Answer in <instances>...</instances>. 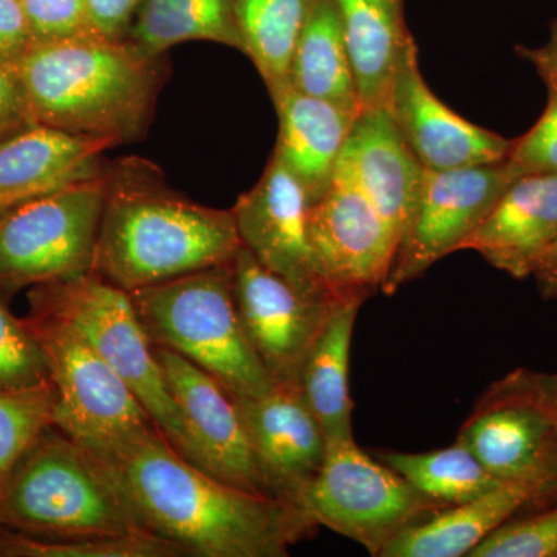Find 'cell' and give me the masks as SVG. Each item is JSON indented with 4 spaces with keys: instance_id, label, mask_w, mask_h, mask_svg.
Returning a JSON list of instances; mask_svg holds the SVG:
<instances>
[{
    "instance_id": "28",
    "label": "cell",
    "mask_w": 557,
    "mask_h": 557,
    "mask_svg": "<svg viewBox=\"0 0 557 557\" xmlns=\"http://www.w3.org/2000/svg\"><path fill=\"white\" fill-rule=\"evenodd\" d=\"M380 461L394 469L406 482L446 507L463 504L502 485L461 443L429 453L379 454Z\"/></svg>"
},
{
    "instance_id": "21",
    "label": "cell",
    "mask_w": 557,
    "mask_h": 557,
    "mask_svg": "<svg viewBox=\"0 0 557 557\" xmlns=\"http://www.w3.org/2000/svg\"><path fill=\"white\" fill-rule=\"evenodd\" d=\"M556 500L539 487L505 482L463 504L440 509L398 534L380 557H463L527 509Z\"/></svg>"
},
{
    "instance_id": "6",
    "label": "cell",
    "mask_w": 557,
    "mask_h": 557,
    "mask_svg": "<svg viewBox=\"0 0 557 557\" xmlns=\"http://www.w3.org/2000/svg\"><path fill=\"white\" fill-rule=\"evenodd\" d=\"M30 302L32 313L75 329L129 386L172 448L200 468L188 420L172 397L131 293L89 273L39 285L30 293Z\"/></svg>"
},
{
    "instance_id": "17",
    "label": "cell",
    "mask_w": 557,
    "mask_h": 557,
    "mask_svg": "<svg viewBox=\"0 0 557 557\" xmlns=\"http://www.w3.org/2000/svg\"><path fill=\"white\" fill-rule=\"evenodd\" d=\"M233 399L270 496L298 507L327 453L318 418L299 387L274 384L265 394Z\"/></svg>"
},
{
    "instance_id": "38",
    "label": "cell",
    "mask_w": 557,
    "mask_h": 557,
    "mask_svg": "<svg viewBox=\"0 0 557 557\" xmlns=\"http://www.w3.org/2000/svg\"><path fill=\"white\" fill-rule=\"evenodd\" d=\"M544 410L557 429V373L516 369L502 379Z\"/></svg>"
},
{
    "instance_id": "30",
    "label": "cell",
    "mask_w": 557,
    "mask_h": 557,
    "mask_svg": "<svg viewBox=\"0 0 557 557\" xmlns=\"http://www.w3.org/2000/svg\"><path fill=\"white\" fill-rule=\"evenodd\" d=\"M53 381L24 388H0V491L22 457L57 426Z\"/></svg>"
},
{
    "instance_id": "10",
    "label": "cell",
    "mask_w": 557,
    "mask_h": 557,
    "mask_svg": "<svg viewBox=\"0 0 557 557\" xmlns=\"http://www.w3.org/2000/svg\"><path fill=\"white\" fill-rule=\"evenodd\" d=\"M515 180L505 161L446 171L424 168L416 214L381 292L395 295L440 260L460 251Z\"/></svg>"
},
{
    "instance_id": "8",
    "label": "cell",
    "mask_w": 557,
    "mask_h": 557,
    "mask_svg": "<svg viewBox=\"0 0 557 557\" xmlns=\"http://www.w3.org/2000/svg\"><path fill=\"white\" fill-rule=\"evenodd\" d=\"M106 200L104 172L0 214V292L94 271Z\"/></svg>"
},
{
    "instance_id": "25",
    "label": "cell",
    "mask_w": 557,
    "mask_h": 557,
    "mask_svg": "<svg viewBox=\"0 0 557 557\" xmlns=\"http://www.w3.org/2000/svg\"><path fill=\"white\" fill-rule=\"evenodd\" d=\"M289 89L361 112L357 75L335 0H317L289 62Z\"/></svg>"
},
{
    "instance_id": "14",
    "label": "cell",
    "mask_w": 557,
    "mask_h": 557,
    "mask_svg": "<svg viewBox=\"0 0 557 557\" xmlns=\"http://www.w3.org/2000/svg\"><path fill=\"white\" fill-rule=\"evenodd\" d=\"M309 209L310 201L298 180L271 156L262 177L242 194L231 211L242 247L263 267L304 292L341 298L330 287L311 247Z\"/></svg>"
},
{
    "instance_id": "33",
    "label": "cell",
    "mask_w": 557,
    "mask_h": 557,
    "mask_svg": "<svg viewBox=\"0 0 557 557\" xmlns=\"http://www.w3.org/2000/svg\"><path fill=\"white\" fill-rule=\"evenodd\" d=\"M548 98L537 123L518 139H512L505 164L515 178L531 174H557V78L542 75Z\"/></svg>"
},
{
    "instance_id": "34",
    "label": "cell",
    "mask_w": 557,
    "mask_h": 557,
    "mask_svg": "<svg viewBox=\"0 0 557 557\" xmlns=\"http://www.w3.org/2000/svg\"><path fill=\"white\" fill-rule=\"evenodd\" d=\"M33 44L62 42L98 35L89 0H21Z\"/></svg>"
},
{
    "instance_id": "29",
    "label": "cell",
    "mask_w": 557,
    "mask_h": 557,
    "mask_svg": "<svg viewBox=\"0 0 557 557\" xmlns=\"http://www.w3.org/2000/svg\"><path fill=\"white\" fill-rule=\"evenodd\" d=\"M0 557H188L185 549L156 534L49 539L0 527Z\"/></svg>"
},
{
    "instance_id": "3",
    "label": "cell",
    "mask_w": 557,
    "mask_h": 557,
    "mask_svg": "<svg viewBox=\"0 0 557 557\" xmlns=\"http://www.w3.org/2000/svg\"><path fill=\"white\" fill-rule=\"evenodd\" d=\"M16 67L33 123L116 146L146 134L170 75L164 54L101 36L33 44Z\"/></svg>"
},
{
    "instance_id": "37",
    "label": "cell",
    "mask_w": 557,
    "mask_h": 557,
    "mask_svg": "<svg viewBox=\"0 0 557 557\" xmlns=\"http://www.w3.org/2000/svg\"><path fill=\"white\" fill-rule=\"evenodd\" d=\"M143 2L145 0H89L95 30L101 38L127 39Z\"/></svg>"
},
{
    "instance_id": "15",
    "label": "cell",
    "mask_w": 557,
    "mask_h": 557,
    "mask_svg": "<svg viewBox=\"0 0 557 557\" xmlns=\"http://www.w3.org/2000/svg\"><path fill=\"white\" fill-rule=\"evenodd\" d=\"M387 110L426 170L504 163L511 150L512 139L463 119L431 90L420 70L413 35L399 53Z\"/></svg>"
},
{
    "instance_id": "31",
    "label": "cell",
    "mask_w": 557,
    "mask_h": 557,
    "mask_svg": "<svg viewBox=\"0 0 557 557\" xmlns=\"http://www.w3.org/2000/svg\"><path fill=\"white\" fill-rule=\"evenodd\" d=\"M469 557H557V498L508 520Z\"/></svg>"
},
{
    "instance_id": "42",
    "label": "cell",
    "mask_w": 557,
    "mask_h": 557,
    "mask_svg": "<svg viewBox=\"0 0 557 557\" xmlns=\"http://www.w3.org/2000/svg\"><path fill=\"white\" fill-rule=\"evenodd\" d=\"M0 214H2V212H0Z\"/></svg>"
},
{
    "instance_id": "40",
    "label": "cell",
    "mask_w": 557,
    "mask_h": 557,
    "mask_svg": "<svg viewBox=\"0 0 557 557\" xmlns=\"http://www.w3.org/2000/svg\"><path fill=\"white\" fill-rule=\"evenodd\" d=\"M531 276L536 281L542 298L557 300V240L539 260Z\"/></svg>"
},
{
    "instance_id": "19",
    "label": "cell",
    "mask_w": 557,
    "mask_h": 557,
    "mask_svg": "<svg viewBox=\"0 0 557 557\" xmlns=\"http://www.w3.org/2000/svg\"><path fill=\"white\" fill-rule=\"evenodd\" d=\"M557 240V174L518 177L460 251H475L515 278L533 274Z\"/></svg>"
},
{
    "instance_id": "24",
    "label": "cell",
    "mask_w": 557,
    "mask_h": 557,
    "mask_svg": "<svg viewBox=\"0 0 557 557\" xmlns=\"http://www.w3.org/2000/svg\"><path fill=\"white\" fill-rule=\"evenodd\" d=\"M362 304L364 300L347 299L336 307L300 370V394L318 418L327 442L354 438L348 370L351 338Z\"/></svg>"
},
{
    "instance_id": "11",
    "label": "cell",
    "mask_w": 557,
    "mask_h": 557,
    "mask_svg": "<svg viewBox=\"0 0 557 557\" xmlns=\"http://www.w3.org/2000/svg\"><path fill=\"white\" fill-rule=\"evenodd\" d=\"M231 267L237 311L260 362L276 386L299 387L311 347L347 299L304 292L263 267L245 247Z\"/></svg>"
},
{
    "instance_id": "20",
    "label": "cell",
    "mask_w": 557,
    "mask_h": 557,
    "mask_svg": "<svg viewBox=\"0 0 557 557\" xmlns=\"http://www.w3.org/2000/svg\"><path fill=\"white\" fill-rule=\"evenodd\" d=\"M116 146L106 138L81 137L35 126L0 143V212L100 177L102 152Z\"/></svg>"
},
{
    "instance_id": "22",
    "label": "cell",
    "mask_w": 557,
    "mask_h": 557,
    "mask_svg": "<svg viewBox=\"0 0 557 557\" xmlns=\"http://www.w3.org/2000/svg\"><path fill=\"white\" fill-rule=\"evenodd\" d=\"M273 104L278 116L273 156L295 175L313 205L332 186L359 113L292 89Z\"/></svg>"
},
{
    "instance_id": "1",
    "label": "cell",
    "mask_w": 557,
    "mask_h": 557,
    "mask_svg": "<svg viewBox=\"0 0 557 557\" xmlns=\"http://www.w3.org/2000/svg\"><path fill=\"white\" fill-rule=\"evenodd\" d=\"M94 453L113 469L146 530L188 557H285L318 528L296 505L190 463L153 424Z\"/></svg>"
},
{
    "instance_id": "5",
    "label": "cell",
    "mask_w": 557,
    "mask_h": 557,
    "mask_svg": "<svg viewBox=\"0 0 557 557\" xmlns=\"http://www.w3.org/2000/svg\"><path fill=\"white\" fill-rule=\"evenodd\" d=\"M131 298L156 346L199 366L231 397H255L274 386L242 324L231 263L135 289Z\"/></svg>"
},
{
    "instance_id": "27",
    "label": "cell",
    "mask_w": 557,
    "mask_h": 557,
    "mask_svg": "<svg viewBox=\"0 0 557 557\" xmlns=\"http://www.w3.org/2000/svg\"><path fill=\"white\" fill-rule=\"evenodd\" d=\"M317 0H237L244 54L258 69L271 101L289 90V62Z\"/></svg>"
},
{
    "instance_id": "18",
    "label": "cell",
    "mask_w": 557,
    "mask_h": 557,
    "mask_svg": "<svg viewBox=\"0 0 557 557\" xmlns=\"http://www.w3.org/2000/svg\"><path fill=\"white\" fill-rule=\"evenodd\" d=\"M333 177L357 186L397 234L399 244L416 214L424 166L387 109L359 112Z\"/></svg>"
},
{
    "instance_id": "13",
    "label": "cell",
    "mask_w": 557,
    "mask_h": 557,
    "mask_svg": "<svg viewBox=\"0 0 557 557\" xmlns=\"http://www.w3.org/2000/svg\"><path fill=\"white\" fill-rule=\"evenodd\" d=\"M457 442L502 482L525 483L557 498V429L536 403L504 380L479 399Z\"/></svg>"
},
{
    "instance_id": "12",
    "label": "cell",
    "mask_w": 557,
    "mask_h": 557,
    "mask_svg": "<svg viewBox=\"0 0 557 557\" xmlns=\"http://www.w3.org/2000/svg\"><path fill=\"white\" fill-rule=\"evenodd\" d=\"M311 247L341 298L368 300L386 281L398 237L372 201L346 178L309 209Z\"/></svg>"
},
{
    "instance_id": "7",
    "label": "cell",
    "mask_w": 557,
    "mask_h": 557,
    "mask_svg": "<svg viewBox=\"0 0 557 557\" xmlns=\"http://www.w3.org/2000/svg\"><path fill=\"white\" fill-rule=\"evenodd\" d=\"M298 507L341 536L380 557L398 534L446 505L420 493L383 461L373 460L355 438L327 442L324 463Z\"/></svg>"
},
{
    "instance_id": "26",
    "label": "cell",
    "mask_w": 557,
    "mask_h": 557,
    "mask_svg": "<svg viewBox=\"0 0 557 557\" xmlns=\"http://www.w3.org/2000/svg\"><path fill=\"white\" fill-rule=\"evenodd\" d=\"M127 39L157 57L190 40L245 50L237 0H145Z\"/></svg>"
},
{
    "instance_id": "23",
    "label": "cell",
    "mask_w": 557,
    "mask_h": 557,
    "mask_svg": "<svg viewBox=\"0 0 557 557\" xmlns=\"http://www.w3.org/2000/svg\"><path fill=\"white\" fill-rule=\"evenodd\" d=\"M357 75L361 110L387 109L399 53L410 33L406 0H335Z\"/></svg>"
},
{
    "instance_id": "32",
    "label": "cell",
    "mask_w": 557,
    "mask_h": 557,
    "mask_svg": "<svg viewBox=\"0 0 557 557\" xmlns=\"http://www.w3.org/2000/svg\"><path fill=\"white\" fill-rule=\"evenodd\" d=\"M49 380V362L35 332L0 299V388L33 387Z\"/></svg>"
},
{
    "instance_id": "36",
    "label": "cell",
    "mask_w": 557,
    "mask_h": 557,
    "mask_svg": "<svg viewBox=\"0 0 557 557\" xmlns=\"http://www.w3.org/2000/svg\"><path fill=\"white\" fill-rule=\"evenodd\" d=\"M33 46L21 0H0V58L16 62Z\"/></svg>"
},
{
    "instance_id": "39",
    "label": "cell",
    "mask_w": 557,
    "mask_h": 557,
    "mask_svg": "<svg viewBox=\"0 0 557 557\" xmlns=\"http://www.w3.org/2000/svg\"><path fill=\"white\" fill-rule=\"evenodd\" d=\"M518 53L534 65L539 76L553 75L557 78V25L555 22L552 24L549 39L545 46L537 47V49L518 47Z\"/></svg>"
},
{
    "instance_id": "35",
    "label": "cell",
    "mask_w": 557,
    "mask_h": 557,
    "mask_svg": "<svg viewBox=\"0 0 557 557\" xmlns=\"http://www.w3.org/2000/svg\"><path fill=\"white\" fill-rule=\"evenodd\" d=\"M35 126L16 62L0 58V143Z\"/></svg>"
},
{
    "instance_id": "41",
    "label": "cell",
    "mask_w": 557,
    "mask_h": 557,
    "mask_svg": "<svg viewBox=\"0 0 557 557\" xmlns=\"http://www.w3.org/2000/svg\"><path fill=\"white\" fill-rule=\"evenodd\" d=\"M555 24L557 25V20L555 21Z\"/></svg>"
},
{
    "instance_id": "2",
    "label": "cell",
    "mask_w": 557,
    "mask_h": 557,
    "mask_svg": "<svg viewBox=\"0 0 557 557\" xmlns=\"http://www.w3.org/2000/svg\"><path fill=\"white\" fill-rule=\"evenodd\" d=\"M104 175L91 273L131 293L236 258L242 240L231 209L186 199L139 157L106 164Z\"/></svg>"
},
{
    "instance_id": "4",
    "label": "cell",
    "mask_w": 557,
    "mask_h": 557,
    "mask_svg": "<svg viewBox=\"0 0 557 557\" xmlns=\"http://www.w3.org/2000/svg\"><path fill=\"white\" fill-rule=\"evenodd\" d=\"M0 527L49 539L152 534L113 469L57 426L33 445L3 483Z\"/></svg>"
},
{
    "instance_id": "9",
    "label": "cell",
    "mask_w": 557,
    "mask_h": 557,
    "mask_svg": "<svg viewBox=\"0 0 557 557\" xmlns=\"http://www.w3.org/2000/svg\"><path fill=\"white\" fill-rule=\"evenodd\" d=\"M25 321L46 351L58 392V429L98 450L152 426L129 386L75 329L42 314Z\"/></svg>"
},
{
    "instance_id": "16",
    "label": "cell",
    "mask_w": 557,
    "mask_h": 557,
    "mask_svg": "<svg viewBox=\"0 0 557 557\" xmlns=\"http://www.w3.org/2000/svg\"><path fill=\"white\" fill-rule=\"evenodd\" d=\"M153 351L172 397L188 420L200 468L230 485L270 496L239 410L226 388L170 348L153 344Z\"/></svg>"
}]
</instances>
